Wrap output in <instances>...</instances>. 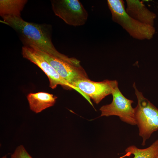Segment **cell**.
Here are the masks:
<instances>
[{"label": "cell", "instance_id": "cell-1", "mask_svg": "<svg viewBox=\"0 0 158 158\" xmlns=\"http://www.w3.org/2000/svg\"><path fill=\"white\" fill-rule=\"evenodd\" d=\"M2 18L3 22L17 32L23 46L54 56L61 54L52 42L51 25L27 22L21 17L6 16Z\"/></svg>", "mask_w": 158, "mask_h": 158}, {"label": "cell", "instance_id": "cell-2", "mask_svg": "<svg viewBox=\"0 0 158 158\" xmlns=\"http://www.w3.org/2000/svg\"><path fill=\"white\" fill-rule=\"evenodd\" d=\"M107 4L113 21L120 25L133 38L139 40H150L155 32L154 26L142 23L126 12L123 1L108 0Z\"/></svg>", "mask_w": 158, "mask_h": 158}, {"label": "cell", "instance_id": "cell-3", "mask_svg": "<svg viewBox=\"0 0 158 158\" xmlns=\"http://www.w3.org/2000/svg\"><path fill=\"white\" fill-rule=\"evenodd\" d=\"M133 87L137 99L134 108L135 118L144 146L152 134L158 130V109L138 90L135 83Z\"/></svg>", "mask_w": 158, "mask_h": 158}, {"label": "cell", "instance_id": "cell-4", "mask_svg": "<svg viewBox=\"0 0 158 158\" xmlns=\"http://www.w3.org/2000/svg\"><path fill=\"white\" fill-rule=\"evenodd\" d=\"M33 49L44 59L62 78L71 85H72L73 83L78 80L89 78L86 72L80 65V61L76 58L69 57L67 56L64 57H58Z\"/></svg>", "mask_w": 158, "mask_h": 158}, {"label": "cell", "instance_id": "cell-5", "mask_svg": "<svg viewBox=\"0 0 158 158\" xmlns=\"http://www.w3.org/2000/svg\"><path fill=\"white\" fill-rule=\"evenodd\" d=\"M51 2L55 14L67 24L79 26L87 21L88 13L79 0H52Z\"/></svg>", "mask_w": 158, "mask_h": 158}, {"label": "cell", "instance_id": "cell-6", "mask_svg": "<svg viewBox=\"0 0 158 158\" xmlns=\"http://www.w3.org/2000/svg\"><path fill=\"white\" fill-rule=\"evenodd\" d=\"M111 95L113 97L111 102L103 105L100 108V116H117L124 122L131 125H136L134 108L132 105L133 101L126 97L118 86L115 88Z\"/></svg>", "mask_w": 158, "mask_h": 158}, {"label": "cell", "instance_id": "cell-7", "mask_svg": "<svg viewBox=\"0 0 158 158\" xmlns=\"http://www.w3.org/2000/svg\"><path fill=\"white\" fill-rule=\"evenodd\" d=\"M22 54L24 58L35 64L44 72L49 79V87L51 89H55L60 85L64 88L74 90L83 97L85 96L79 89L69 84L62 78L44 59L33 49L23 46Z\"/></svg>", "mask_w": 158, "mask_h": 158}, {"label": "cell", "instance_id": "cell-8", "mask_svg": "<svg viewBox=\"0 0 158 158\" xmlns=\"http://www.w3.org/2000/svg\"><path fill=\"white\" fill-rule=\"evenodd\" d=\"M72 85L79 89L97 104L104 98L112 94L115 88L118 86L116 80H105L95 82L88 79L78 80Z\"/></svg>", "mask_w": 158, "mask_h": 158}, {"label": "cell", "instance_id": "cell-9", "mask_svg": "<svg viewBox=\"0 0 158 158\" xmlns=\"http://www.w3.org/2000/svg\"><path fill=\"white\" fill-rule=\"evenodd\" d=\"M127 13L136 20L144 24L154 26L156 15L149 10L139 0H126Z\"/></svg>", "mask_w": 158, "mask_h": 158}, {"label": "cell", "instance_id": "cell-10", "mask_svg": "<svg viewBox=\"0 0 158 158\" xmlns=\"http://www.w3.org/2000/svg\"><path fill=\"white\" fill-rule=\"evenodd\" d=\"M27 98L30 109L36 113L53 106L57 97L53 95L44 92L29 93Z\"/></svg>", "mask_w": 158, "mask_h": 158}, {"label": "cell", "instance_id": "cell-11", "mask_svg": "<svg viewBox=\"0 0 158 158\" xmlns=\"http://www.w3.org/2000/svg\"><path fill=\"white\" fill-rule=\"evenodd\" d=\"M28 2L27 0H0V15L21 17V13Z\"/></svg>", "mask_w": 158, "mask_h": 158}, {"label": "cell", "instance_id": "cell-12", "mask_svg": "<svg viewBox=\"0 0 158 158\" xmlns=\"http://www.w3.org/2000/svg\"><path fill=\"white\" fill-rule=\"evenodd\" d=\"M125 151L126 153L133 154V158H154L158 152V140L147 148L140 149L132 145L127 147Z\"/></svg>", "mask_w": 158, "mask_h": 158}, {"label": "cell", "instance_id": "cell-13", "mask_svg": "<svg viewBox=\"0 0 158 158\" xmlns=\"http://www.w3.org/2000/svg\"><path fill=\"white\" fill-rule=\"evenodd\" d=\"M11 158H32L22 145L18 146L11 155Z\"/></svg>", "mask_w": 158, "mask_h": 158}, {"label": "cell", "instance_id": "cell-14", "mask_svg": "<svg viewBox=\"0 0 158 158\" xmlns=\"http://www.w3.org/2000/svg\"><path fill=\"white\" fill-rule=\"evenodd\" d=\"M131 154L129 152H127L126 153V154L118 158H124L126 157H129Z\"/></svg>", "mask_w": 158, "mask_h": 158}, {"label": "cell", "instance_id": "cell-15", "mask_svg": "<svg viewBox=\"0 0 158 158\" xmlns=\"http://www.w3.org/2000/svg\"><path fill=\"white\" fill-rule=\"evenodd\" d=\"M1 158H7V155H5L4 156H3Z\"/></svg>", "mask_w": 158, "mask_h": 158}, {"label": "cell", "instance_id": "cell-16", "mask_svg": "<svg viewBox=\"0 0 158 158\" xmlns=\"http://www.w3.org/2000/svg\"><path fill=\"white\" fill-rule=\"evenodd\" d=\"M154 158H158V152L157 153V155H156L155 157Z\"/></svg>", "mask_w": 158, "mask_h": 158}]
</instances>
